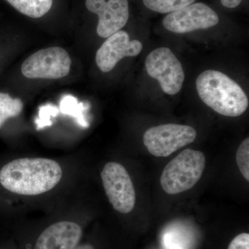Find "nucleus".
<instances>
[{"label": "nucleus", "mask_w": 249, "mask_h": 249, "mask_svg": "<svg viewBox=\"0 0 249 249\" xmlns=\"http://www.w3.org/2000/svg\"><path fill=\"white\" fill-rule=\"evenodd\" d=\"M23 107L24 104L19 98H13L7 93H0V129L8 119L19 116Z\"/></svg>", "instance_id": "14"}, {"label": "nucleus", "mask_w": 249, "mask_h": 249, "mask_svg": "<svg viewBox=\"0 0 249 249\" xmlns=\"http://www.w3.org/2000/svg\"><path fill=\"white\" fill-rule=\"evenodd\" d=\"M228 249H249V234L244 232L236 236Z\"/></svg>", "instance_id": "17"}, {"label": "nucleus", "mask_w": 249, "mask_h": 249, "mask_svg": "<svg viewBox=\"0 0 249 249\" xmlns=\"http://www.w3.org/2000/svg\"><path fill=\"white\" fill-rule=\"evenodd\" d=\"M206 167L202 152L186 149L167 164L160 177L165 193L176 195L188 191L199 181Z\"/></svg>", "instance_id": "3"}, {"label": "nucleus", "mask_w": 249, "mask_h": 249, "mask_svg": "<svg viewBox=\"0 0 249 249\" xmlns=\"http://www.w3.org/2000/svg\"><path fill=\"white\" fill-rule=\"evenodd\" d=\"M199 98L222 116L237 117L247 111L249 99L240 85L222 72L207 70L196 80Z\"/></svg>", "instance_id": "2"}, {"label": "nucleus", "mask_w": 249, "mask_h": 249, "mask_svg": "<svg viewBox=\"0 0 249 249\" xmlns=\"http://www.w3.org/2000/svg\"><path fill=\"white\" fill-rule=\"evenodd\" d=\"M242 0H221V3L224 7L228 9H235L242 2Z\"/></svg>", "instance_id": "18"}, {"label": "nucleus", "mask_w": 249, "mask_h": 249, "mask_svg": "<svg viewBox=\"0 0 249 249\" xmlns=\"http://www.w3.org/2000/svg\"><path fill=\"white\" fill-rule=\"evenodd\" d=\"M101 178L113 208L121 213H130L135 206L136 192L124 167L116 162H109L101 172Z\"/></svg>", "instance_id": "7"}, {"label": "nucleus", "mask_w": 249, "mask_h": 249, "mask_svg": "<svg viewBox=\"0 0 249 249\" xmlns=\"http://www.w3.org/2000/svg\"><path fill=\"white\" fill-rule=\"evenodd\" d=\"M85 9L98 17L96 33L103 38L121 30L128 22V0H85Z\"/></svg>", "instance_id": "9"}, {"label": "nucleus", "mask_w": 249, "mask_h": 249, "mask_svg": "<svg viewBox=\"0 0 249 249\" xmlns=\"http://www.w3.org/2000/svg\"><path fill=\"white\" fill-rule=\"evenodd\" d=\"M142 49V42L130 40L128 33L120 30L105 41L96 52L95 60L98 69L103 73H107L123 58L137 56Z\"/></svg>", "instance_id": "10"}, {"label": "nucleus", "mask_w": 249, "mask_h": 249, "mask_svg": "<svg viewBox=\"0 0 249 249\" xmlns=\"http://www.w3.org/2000/svg\"><path fill=\"white\" fill-rule=\"evenodd\" d=\"M149 76L158 80L161 89L169 95L179 92L185 79L182 65L170 49L160 47L147 55L145 62Z\"/></svg>", "instance_id": "6"}, {"label": "nucleus", "mask_w": 249, "mask_h": 249, "mask_svg": "<svg viewBox=\"0 0 249 249\" xmlns=\"http://www.w3.org/2000/svg\"><path fill=\"white\" fill-rule=\"evenodd\" d=\"M196 137V130L191 126L169 124L150 127L142 141L151 155L166 157L194 142Z\"/></svg>", "instance_id": "5"}, {"label": "nucleus", "mask_w": 249, "mask_h": 249, "mask_svg": "<svg viewBox=\"0 0 249 249\" xmlns=\"http://www.w3.org/2000/svg\"><path fill=\"white\" fill-rule=\"evenodd\" d=\"M19 14L29 19H44L53 14L60 0H6Z\"/></svg>", "instance_id": "13"}, {"label": "nucleus", "mask_w": 249, "mask_h": 249, "mask_svg": "<svg viewBox=\"0 0 249 249\" xmlns=\"http://www.w3.org/2000/svg\"><path fill=\"white\" fill-rule=\"evenodd\" d=\"M162 244L165 249H193L196 238L192 229L182 223H173L162 233Z\"/></svg>", "instance_id": "12"}, {"label": "nucleus", "mask_w": 249, "mask_h": 249, "mask_svg": "<svg viewBox=\"0 0 249 249\" xmlns=\"http://www.w3.org/2000/svg\"><path fill=\"white\" fill-rule=\"evenodd\" d=\"M81 227L72 222H59L46 229L34 249H74L81 238Z\"/></svg>", "instance_id": "11"}, {"label": "nucleus", "mask_w": 249, "mask_h": 249, "mask_svg": "<svg viewBox=\"0 0 249 249\" xmlns=\"http://www.w3.org/2000/svg\"><path fill=\"white\" fill-rule=\"evenodd\" d=\"M236 162L241 174L249 181V139H245L236 152Z\"/></svg>", "instance_id": "16"}, {"label": "nucleus", "mask_w": 249, "mask_h": 249, "mask_svg": "<svg viewBox=\"0 0 249 249\" xmlns=\"http://www.w3.org/2000/svg\"><path fill=\"white\" fill-rule=\"evenodd\" d=\"M72 60L68 52L59 47L40 49L23 62L21 71L29 79L57 80L67 76Z\"/></svg>", "instance_id": "4"}, {"label": "nucleus", "mask_w": 249, "mask_h": 249, "mask_svg": "<svg viewBox=\"0 0 249 249\" xmlns=\"http://www.w3.org/2000/svg\"><path fill=\"white\" fill-rule=\"evenodd\" d=\"M219 16L204 3H193L165 16L163 27L176 34H186L213 27L219 23Z\"/></svg>", "instance_id": "8"}, {"label": "nucleus", "mask_w": 249, "mask_h": 249, "mask_svg": "<svg viewBox=\"0 0 249 249\" xmlns=\"http://www.w3.org/2000/svg\"><path fill=\"white\" fill-rule=\"evenodd\" d=\"M74 249H94V248H93L92 246L86 244V245L77 246Z\"/></svg>", "instance_id": "19"}, {"label": "nucleus", "mask_w": 249, "mask_h": 249, "mask_svg": "<svg viewBox=\"0 0 249 249\" xmlns=\"http://www.w3.org/2000/svg\"><path fill=\"white\" fill-rule=\"evenodd\" d=\"M62 177L58 162L45 158L19 159L0 170V183L16 194L34 196L43 194L56 186Z\"/></svg>", "instance_id": "1"}, {"label": "nucleus", "mask_w": 249, "mask_h": 249, "mask_svg": "<svg viewBox=\"0 0 249 249\" xmlns=\"http://www.w3.org/2000/svg\"><path fill=\"white\" fill-rule=\"evenodd\" d=\"M196 0H142L147 9L160 14H171L186 7Z\"/></svg>", "instance_id": "15"}]
</instances>
